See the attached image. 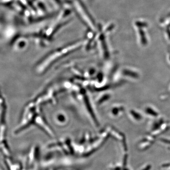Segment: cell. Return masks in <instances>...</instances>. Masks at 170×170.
<instances>
[{"label": "cell", "instance_id": "6da1fadb", "mask_svg": "<svg viewBox=\"0 0 170 170\" xmlns=\"http://www.w3.org/2000/svg\"><path fill=\"white\" fill-rule=\"evenodd\" d=\"M145 111L146 114L150 116H152V117H157L159 115L158 112L157 111H156V109L150 107V106H147L145 108Z\"/></svg>", "mask_w": 170, "mask_h": 170}]
</instances>
